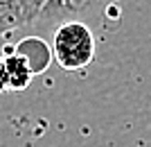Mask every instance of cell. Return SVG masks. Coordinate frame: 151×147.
<instances>
[{
	"mask_svg": "<svg viewBox=\"0 0 151 147\" xmlns=\"http://www.w3.org/2000/svg\"><path fill=\"white\" fill-rule=\"evenodd\" d=\"M52 54L63 70H81L95 59V36L83 20H65L54 30Z\"/></svg>",
	"mask_w": 151,
	"mask_h": 147,
	"instance_id": "1",
	"label": "cell"
},
{
	"mask_svg": "<svg viewBox=\"0 0 151 147\" xmlns=\"http://www.w3.org/2000/svg\"><path fill=\"white\" fill-rule=\"evenodd\" d=\"M113 2L117 0H45L38 16L34 18V25L43 30L59 27L65 20H81L93 12H101Z\"/></svg>",
	"mask_w": 151,
	"mask_h": 147,
	"instance_id": "2",
	"label": "cell"
},
{
	"mask_svg": "<svg viewBox=\"0 0 151 147\" xmlns=\"http://www.w3.org/2000/svg\"><path fill=\"white\" fill-rule=\"evenodd\" d=\"M45 0H0V38L32 25Z\"/></svg>",
	"mask_w": 151,
	"mask_h": 147,
	"instance_id": "3",
	"label": "cell"
},
{
	"mask_svg": "<svg viewBox=\"0 0 151 147\" xmlns=\"http://www.w3.org/2000/svg\"><path fill=\"white\" fill-rule=\"evenodd\" d=\"M34 75L36 72L32 70L29 61L18 50H7L0 57V93L27 88Z\"/></svg>",
	"mask_w": 151,
	"mask_h": 147,
	"instance_id": "4",
	"label": "cell"
},
{
	"mask_svg": "<svg viewBox=\"0 0 151 147\" xmlns=\"http://www.w3.org/2000/svg\"><path fill=\"white\" fill-rule=\"evenodd\" d=\"M16 50L29 61L32 70L36 72V75H38V72H43L45 68L52 64V59H54V54H52V45H47L43 38H36V36L23 38V41L16 45Z\"/></svg>",
	"mask_w": 151,
	"mask_h": 147,
	"instance_id": "5",
	"label": "cell"
}]
</instances>
